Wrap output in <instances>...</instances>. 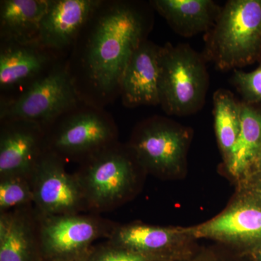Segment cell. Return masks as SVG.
Instances as JSON below:
<instances>
[{
    "mask_svg": "<svg viewBox=\"0 0 261 261\" xmlns=\"http://www.w3.org/2000/svg\"><path fill=\"white\" fill-rule=\"evenodd\" d=\"M188 136L160 117L139 124L130 137V149L145 171L168 174L179 167L186 150Z\"/></svg>",
    "mask_w": 261,
    "mask_h": 261,
    "instance_id": "cell-9",
    "label": "cell"
},
{
    "mask_svg": "<svg viewBox=\"0 0 261 261\" xmlns=\"http://www.w3.org/2000/svg\"><path fill=\"white\" fill-rule=\"evenodd\" d=\"M161 47L146 40L132 53L123 72L120 89L127 108L160 105Z\"/></svg>",
    "mask_w": 261,
    "mask_h": 261,
    "instance_id": "cell-13",
    "label": "cell"
},
{
    "mask_svg": "<svg viewBox=\"0 0 261 261\" xmlns=\"http://www.w3.org/2000/svg\"><path fill=\"white\" fill-rule=\"evenodd\" d=\"M62 59L38 42L0 41V100L16 97Z\"/></svg>",
    "mask_w": 261,
    "mask_h": 261,
    "instance_id": "cell-10",
    "label": "cell"
},
{
    "mask_svg": "<svg viewBox=\"0 0 261 261\" xmlns=\"http://www.w3.org/2000/svg\"><path fill=\"white\" fill-rule=\"evenodd\" d=\"M82 261H85V260H82Z\"/></svg>",
    "mask_w": 261,
    "mask_h": 261,
    "instance_id": "cell-25",
    "label": "cell"
},
{
    "mask_svg": "<svg viewBox=\"0 0 261 261\" xmlns=\"http://www.w3.org/2000/svg\"><path fill=\"white\" fill-rule=\"evenodd\" d=\"M99 0H48L37 42L66 59Z\"/></svg>",
    "mask_w": 261,
    "mask_h": 261,
    "instance_id": "cell-12",
    "label": "cell"
},
{
    "mask_svg": "<svg viewBox=\"0 0 261 261\" xmlns=\"http://www.w3.org/2000/svg\"><path fill=\"white\" fill-rule=\"evenodd\" d=\"M39 219L34 205L0 213V261H41Z\"/></svg>",
    "mask_w": 261,
    "mask_h": 261,
    "instance_id": "cell-14",
    "label": "cell"
},
{
    "mask_svg": "<svg viewBox=\"0 0 261 261\" xmlns=\"http://www.w3.org/2000/svg\"><path fill=\"white\" fill-rule=\"evenodd\" d=\"M177 231L148 224H118L108 239L110 243L133 251L153 256L173 244Z\"/></svg>",
    "mask_w": 261,
    "mask_h": 261,
    "instance_id": "cell-18",
    "label": "cell"
},
{
    "mask_svg": "<svg viewBox=\"0 0 261 261\" xmlns=\"http://www.w3.org/2000/svg\"><path fill=\"white\" fill-rule=\"evenodd\" d=\"M233 82L247 104L261 102V63L250 72L234 70Z\"/></svg>",
    "mask_w": 261,
    "mask_h": 261,
    "instance_id": "cell-23",
    "label": "cell"
},
{
    "mask_svg": "<svg viewBox=\"0 0 261 261\" xmlns=\"http://www.w3.org/2000/svg\"><path fill=\"white\" fill-rule=\"evenodd\" d=\"M37 214L41 248L48 261L85 260L92 243L108 240L118 226L99 214Z\"/></svg>",
    "mask_w": 261,
    "mask_h": 261,
    "instance_id": "cell-7",
    "label": "cell"
},
{
    "mask_svg": "<svg viewBox=\"0 0 261 261\" xmlns=\"http://www.w3.org/2000/svg\"><path fill=\"white\" fill-rule=\"evenodd\" d=\"M81 102L62 59L21 93L0 100V120L34 122L46 128L60 115Z\"/></svg>",
    "mask_w": 261,
    "mask_h": 261,
    "instance_id": "cell-6",
    "label": "cell"
},
{
    "mask_svg": "<svg viewBox=\"0 0 261 261\" xmlns=\"http://www.w3.org/2000/svg\"><path fill=\"white\" fill-rule=\"evenodd\" d=\"M218 68L235 69L261 51V0H231L220 12L208 39Z\"/></svg>",
    "mask_w": 261,
    "mask_h": 261,
    "instance_id": "cell-4",
    "label": "cell"
},
{
    "mask_svg": "<svg viewBox=\"0 0 261 261\" xmlns=\"http://www.w3.org/2000/svg\"><path fill=\"white\" fill-rule=\"evenodd\" d=\"M66 163L45 152L34 169L32 179L34 206L43 215L88 213L80 183L74 173L65 169Z\"/></svg>",
    "mask_w": 261,
    "mask_h": 261,
    "instance_id": "cell-8",
    "label": "cell"
},
{
    "mask_svg": "<svg viewBox=\"0 0 261 261\" xmlns=\"http://www.w3.org/2000/svg\"><path fill=\"white\" fill-rule=\"evenodd\" d=\"M48 0H1L0 41L37 42Z\"/></svg>",
    "mask_w": 261,
    "mask_h": 261,
    "instance_id": "cell-16",
    "label": "cell"
},
{
    "mask_svg": "<svg viewBox=\"0 0 261 261\" xmlns=\"http://www.w3.org/2000/svg\"><path fill=\"white\" fill-rule=\"evenodd\" d=\"M261 152V112L247 103L241 104V126L228 166L233 175L243 172Z\"/></svg>",
    "mask_w": 261,
    "mask_h": 261,
    "instance_id": "cell-19",
    "label": "cell"
},
{
    "mask_svg": "<svg viewBox=\"0 0 261 261\" xmlns=\"http://www.w3.org/2000/svg\"><path fill=\"white\" fill-rule=\"evenodd\" d=\"M153 256L114 245L106 240L99 246L92 247L85 261H152Z\"/></svg>",
    "mask_w": 261,
    "mask_h": 261,
    "instance_id": "cell-22",
    "label": "cell"
},
{
    "mask_svg": "<svg viewBox=\"0 0 261 261\" xmlns=\"http://www.w3.org/2000/svg\"><path fill=\"white\" fill-rule=\"evenodd\" d=\"M207 85V70L198 53L187 45L161 47L159 97L165 112L185 116L198 111Z\"/></svg>",
    "mask_w": 261,
    "mask_h": 261,
    "instance_id": "cell-5",
    "label": "cell"
},
{
    "mask_svg": "<svg viewBox=\"0 0 261 261\" xmlns=\"http://www.w3.org/2000/svg\"><path fill=\"white\" fill-rule=\"evenodd\" d=\"M215 129L221 148L227 156L238 140L241 126V104L233 94L219 89L214 94Z\"/></svg>",
    "mask_w": 261,
    "mask_h": 261,
    "instance_id": "cell-20",
    "label": "cell"
},
{
    "mask_svg": "<svg viewBox=\"0 0 261 261\" xmlns=\"http://www.w3.org/2000/svg\"><path fill=\"white\" fill-rule=\"evenodd\" d=\"M152 25L148 8L126 0H99L66 58L82 102L105 108L120 97L123 72Z\"/></svg>",
    "mask_w": 261,
    "mask_h": 261,
    "instance_id": "cell-1",
    "label": "cell"
},
{
    "mask_svg": "<svg viewBox=\"0 0 261 261\" xmlns=\"http://www.w3.org/2000/svg\"><path fill=\"white\" fill-rule=\"evenodd\" d=\"M79 165L73 173L88 213L94 214L113 211L128 200L144 170L129 146L119 142Z\"/></svg>",
    "mask_w": 261,
    "mask_h": 261,
    "instance_id": "cell-2",
    "label": "cell"
},
{
    "mask_svg": "<svg viewBox=\"0 0 261 261\" xmlns=\"http://www.w3.org/2000/svg\"><path fill=\"white\" fill-rule=\"evenodd\" d=\"M46 152L79 164L118 141V129L105 108L81 101L45 128Z\"/></svg>",
    "mask_w": 261,
    "mask_h": 261,
    "instance_id": "cell-3",
    "label": "cell"
},
{
    "mask_svg": "<svg viewBox=\"0 0 261 261\" xmlns=\"http://www.w3.org/2000/svg\"><path fill=\"white\" fill-rule=\"evenodd\" d=\"M192 232L195 236L250 240L261 238V207L243 204L201 225Z\"/></svg>",
    "mask_w": 261,
    "mask_h": 261,
    "instance_id": "cell-17",
    "label": "cell"
},
{
    "mask_svg": "<svg viewBox=\"0 0 261 261\" xmlns=\"http://www.w3.org/2000/svg\"><path fill=\"white\" fill-rule=\"evenodd\" d=\"M149 5L185 37L208 30L221 12L210 0H152Z\"/></svg>",
    "mask_w": 261,
    "mask_h": 261,
    "instance_id": "cell-15",
    "label": "cell"
},
{
    "mask_svg": "<svg viewBox=\"0 0 261 261\" xmlns=\"http://www.w3.org/2000/svg\"><path fill=\"white\" fill-rule=\"evenodd\" d=\"M45 149V132L24 120H0V176L31 177Z\"/></svg>",
    "mask_w": 261,
    "mask_h": 261,
    "instance_id": "cell-11",
    "label": "cell"
},
{
    "mask_svg": "<svg viewBox=\"0 0 261 261\" xmlns=\"http://www.w3.org/2000/svg\"><path fill=\"white\" fill-rule=\"evenodd\" d=\"M258 159H259V160H260V162L261 163V152H260V155H259Z\"/></svg>",
    "mask_w": 261,
    "mask_h": 261,
    "instance_id": "cell-24",
    "label": "cell"
},
{
    "mask_svg": "<svg viewBox=\"0 0 261 261\" xmlns=\"http://www.w3.org/2000/svg\"><path fill=\"white\" fill-rule=\"evenodd\" d=\"M34 205L32 179L27 176H0V213Z\"/></svg>",
    "mask_w": 261,
    "mask_h": 261,
    "instance_id": "cell-21",
    "label": "cell"
}]
</instances>
